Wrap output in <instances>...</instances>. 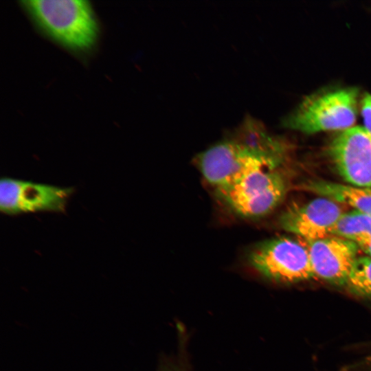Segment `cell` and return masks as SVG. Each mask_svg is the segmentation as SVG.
Wrapping results in <instances>:
<instances>
[{
  "label": "cell",
  "instance_id": "cell-8",
  "mask_svg": "<svg viewBox=\"0 0 371 371\" xmlns=\"http://www.w3.org/2000/svg\"><path fill=\"white\" fill-rule=\"evenodd\" d=\"M344 212L341 204L320 196L302 205H291L280 215L279 223L287 232L310 243L332 236Z\"/></svg>",
  "mask_w": 371,
  "mask_h": 371
},
{
  "label": "cell",
  "instance_id": "cell-10",
  "mask_svg": "<svg viewBox=\"0 0 371 371\" xmlns=\"http://www.w3.org/2000/svg\"><path fill=\"white\" fill-rule=\"evenodd\" d=\"M301 188L371 216V188L322 180L307 181Z\"/></svg>",
  "mask_w": 371,
  "mask_h": 371
},
{
  "label": "cell",
  "instance_id": "cell-12",
  "mask_svg": "<svg viewBox=\"0 0 371 371\" xmlns=\"http://www.w3.org/2000/svg\"><path fill=\"white\" fill-rule=\"evenodd\" d=\"M345 286L356 295L371 298V257L357 258Z\"/></svg>",
  "mask_w": 371,
  "mask_h": 371
},
{
  "label": "cell",
  "instance_id": "cell-1",
  "mask_svg": "<svg viewBox=\"0 0 371 371\" xmlns=\"http://www.w3.org/2000/svg\"><path fill=\"white\" fill-rule=\"evenodd\" d=\"M283 158L282 143L247 115L227 138L198 154L195 161L204 179L218 190L255 172L278 168Z\"/></svg>",
  "mask_w": 371,
  "mask_h": 371
},
{
  "label": "cell",
  "instance_id": "cell-6",
  "mask_svg": "<svg viewBox=\"0 0 371 371\" xmlns=\"http://www.w3.org/2000/svg\"><path fill=\"white\" fill-rule=\"evenodd\" d=\"M73 193L72 188L3 177L0 180V210L7 215L65 212Z\"/></svg>",
  "mask_w": 371,
  "mask_h": 371
},
{
  "label": "cell",
  "instance_id": "cell-14",
  "mask_svg": "<svg viewBox=\"0 0 371 371\" xmlns=\"http://www.w3.org/2000/svg\"><path fill=\"white\" fill-rule=\"evenodd\" d=\"M355 243L368 256L371 257V233H367L357 238Z\"/></svg>",
  "mask_w": 371,
  "mask_h": 371
},
{
  "label": "cell",
  "instance_id": "cell-15",
  "mask_svg": "<svg viewBox=\"0 0 371 371\" xmlns=\"http://www.w3.org/2000/svg\"><path fill=\"white\" fill-rule=\"evenodd\" d=\"M163 371H172V370H164Z\"/></svg>",
  "mask_w": 371,
  "mask_h": 371
},
{
  "label": "cell",
  "instance_id": "cell-3",
  "mask_svg": "<svg viewBox=\"0 0 371 371\" xmlns=\"http://www.w3.org/2000/svg\"><path fill=\"white\" fill-rule=\"evenodd\" d=\"M287 188L286 178L278 168L255 172L215 192L221 202L236 215L259 218L278 206Z\"/></svg>",
  "mask_w": 371,
  "mask_h": 371
},
{
  "label": "cell",
  "instance_id": "cell-4",
  "mask_svg": "<svg viewBox=\"0 0 371 371\" xmlns=\"http://www.w3.org/2000/svg\"><path fill=\"white\" fill-rule=\"evenodd\" d=\"M358 95L356 88H345L307 97L284 124L306 133L345 131L355 122Z\"/></svg>",
  "mask_w": 371,
  "mask_h": 371
},
{
  "label": "cell",
  "instance_id": "cell-7",
  "mask_svg": "<svg viewBox=\"0 0 371 371\" xmlns=\"http://www.w3.org/2000/svg\"><path fill=\"white\" fill-rule=\"evenodd\" d=\"M328 151L337 173L348 185L371 188V134L363 127L343 131Z\"/></svg>",
  "mask_w": 371,
  "mask_h": 371
},
{
  "label": "cell",
  "instance_id": "cell-13",
  "mask_svg": "<svg viewBox=\"0 0 371 371\" xmlns=\"http://www.w3.org/2000/svg\"><path fill=\"white\" fill-rule=\"evenodd\" d=\"M361 115L363 128L371 134V94L366 93L361 100Z\"/></svg>",
  "mask_w": 371,
  "mask_h": 371
},
{
  "label": "cell",
  "instance_id": "cell-2",
  "mask_svg": "<svg viewBox=\"0 0 371 371\" xmlns=\"http://www.w3.org/2000/svg\"><path fill=\"white\" fill-rule=\"evenodd\" d=\"M21 4L36 23L61 45L85 50L94 44L98 25L87 1L28 0Z\"/></svg>",
  "mask_w": 371,
  "mask_h": 371
},
{
  "label": "cell",
  "instance_id": "cell-9",
  "mask_svg": "<svg viewBox=\"0 0 371 371\" xmlns=\"http://www.w3.org/2000/svg\"><path fill=\"white\" fill-rule=\"evenodd\" d=\"M307 247L314 277L345 286L359 257L357 245L332 235L308 243Z\"/></svg>",
  "mask_w": 371,
  "mask_h": 371
},
{
  "label": "cell",
  "instance_id": "cell-11",
  "mask_svg": "<svg viewBox=\"0 0 371 371\" xmlns=\"http://www.w3.org/2000/svg\"><path fill=\"white\" fill-rule=\"evenodd\" d=\"M371 233V216L356 210L345 212L337 221L333 235L352 241L360 236Z\"/></svg>",
  "mask_w": 371,
  "mask_h": 371
},
{
  "label": "cell",
  "instance_id": "cell-5",
  "mask_svg": "<svg viewBox=\"0 0 371 371\" xmlns=\"http://www.w3.org/2000/svg\"><path fill=\"white\" fill-rule=\"evenodd\" d=\"M249 265L264 277L282 283L314 278L307 246L286 236L265 240L247 253Z\"/></svg>",
  "mask_w": 371,
  "mask_h": 371
}]
</instances>
